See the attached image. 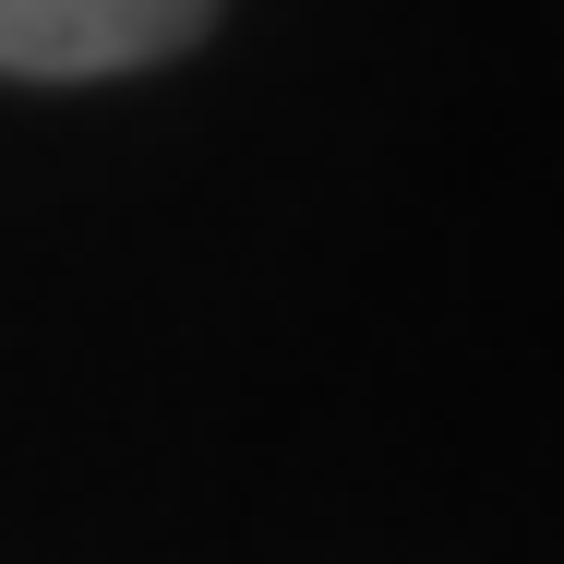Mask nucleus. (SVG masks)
Returning a JSON list of instances; mask_svg holds the SVG:
<instances>
[{"mask_svg":"<svg viewBox=\"0 0 564 564\" xmlns=\"http://www.w3.org/2000/svg\"><path fill=\"white\" fill-rule=\"evenodd\" d=\"M217 0H0V73L24 85H85V73H144L205 36Z\"/></svg>","mask_w":564,"mask_h":564,"instance_id":"obj_1","label":"nucleus"}]
</instances>
